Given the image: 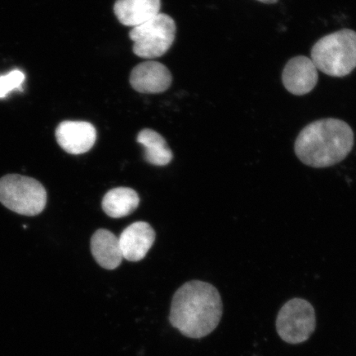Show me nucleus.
<instances>
[{"label":"nucleus","instance_id":"obj_5","mask_svg":"<svg viewBox=\"0 0 356 356\" xmlns=\"http://www.w3.org/2000/svg\"><path fill=\"white\" fill-rule=\"evenodd\" d=\"M176 30L175 20L165 13H159L153 19L131 30L134 53L145 59L163 56L175 42Z\"/></svg>","mask_w":356,"mask_h":356},{"label":"nucleus","instance_id":"obj_3","mask_svg":"<svg viewBox=\"0 0 356 356\" xmlns=\"http://www.w3.org/2000/svg\"><path fill=\"white\" fill-rule=\"evenodd\" d=\"M311 60L329 76H346L356 68V33L342 29L325 35L312 48Z\"/></svg>","mask_w":356,"mask_h":356},{"label":"nucleus","instance_id":"obj_7","mask_svg":"<svg viewBox=\"0 0 356 356\" xmlns=\"http://www.w3.org/2000/svg\"><path fill=\"white\" fill-rule=\"evenodd\" d=\"M318 73L311 58L299 56L292 58L284 66L282 83L293 95H308L317 86Z\"/></svg>","mask_w":356,"mask_h":356},{"label":"nucleus","instance_id":"obj_1","mask_svg":"<svg viewBox=\"0 0 356 356\" xmlns=\"http://www.w3.org/2000/svg\"><path fill=\"white\" fill-rule=\"evenodd\" d=\"M222 302L218 289L200 280L186 282L172 297L169 322L182 335L200 339L219 325Z\"/></svg>","mask_w":356,"mask_h":356},{"label":"nucleus","instance_id":"obj_12","mask_svg":"<svg viewBox=\"0 0 356 356\" xmlns=\"http://www.w3.org/2000/svg\"><path fill=\"white\" fill-rule=\"evenodd\" d=\"M91 252L97 264L106 270L118 268L123 259L119 238L106 229L97 230L92 235Z\"/></svg>","mask_w":356,"mask_h":356},{"label":"nucleus","instance_id":"obj_10","mask_svg":"<svg viewBox=\"0 0 356 356\" xmlns=\"http://www.w3.org/2000/svg\"><path fill=\"white\" fill-rule=\"evenodd\" d=\"M155 236L154 229L148 222H133L119 237L123 258L130 261L144 259L153 246Z\"/></svg>","mask_w":356,"mask_h":356},{"label":"nucleus","instance_id":"obj_11","mask_svg":"<svg viewBox=\"0 0 356 356\" xmlns=\"http://www.w3.org/2000/svg\"><path fill=\"white\" fill-rule=\"evenodd\" d=\"M160 7V0H117L114 13L122 25L133 29L158 15Z\"/></svg>","mask_w":356,"mask_h":356},{"label":"nucleus","instance_id":"obj_8","mask_svg":"<svg viewBox=\"0 0 356 356\" xmlns=\"http://www.w3.org/2000/svg\"><path fill=\"white\" fill-rule=\"evenodd\" d=\"M57 143L65 152L70 154L87 153L95 145L97 131L87 122L65 121L56 128Z\"/></svg>","mask_w":356,"mask_h":356},{"label":"nucleus","instance_id":"obj_9","mask_svg":"<svg viewBox=\"0 0 356 356\" xmlns=\"http://www.w3.org/2000/svg\"><path fill=\"white\" fill-rule=\"evenodd\" d=\"M172 81V74L167 67L153 60L136 65L130 77L131 86L136 91L149 95L166 91Z\"/></svg>","mask_w":356,"mask_h":356},{"label":"nucleus","instance_id":"obj_6","mask_svg":"<svg viewBox=\"0 0 356 356\" xmlns=\"http://www.w3.org/2000/svg\"><path fill=\"white\" fill-rule=\"evenodd\" d=\"M315 328V310L309 302L293 299L280 309L277 329L280 338L287 343H302L309 339Z\"/></svg>","mask_w":356,"mask_h":356},{"label":"nucleus","instance_id":"obj_13","mask_svg":"<svg viewBox=\"0 0 356 356\" xmlns=\"http://www.w3.org/2000/svg\"><path fill=\"white\" fill-rule=\"evenodd\" d=\"M140 204L139 195L129 188H118L108 191L102 199V210L109 217L118 218L130 216Z\"/></svg>","mask_w":356,"mask_h":356},{"label":"nucleus","instance_id":"obj_4","mask_svg":"<svg viewBox=\"0 0 356 356\" xmlns=\"http://www.w3.org/2000/svg\"><path fill=\"white\" fill-rule=\"evenodd\" d=\"M0 202L22 216L41 213L47 202V193L34 178L8 175L0 178Z\"/></svg>","mask_w":356,"mask_h":356},{"label":"nucleus","instance_id":"obj_14","mask_svg":"<svg viewBox=\"0 0 356 356\" xmlns=\"http://www.w3.org/2000/svg\"><path fill=\"white\" fill-rule=\"evenodd\" d=\"M138 143L145 148V159L155 166H165L172 159V152L164 138L151 129H144L137 137Z\"/></svg>","mask_w":356,"mask_h":356},{"label":"nucleus","instance_id":"obj_2","mask_svg":"<svg viewBox=\"0 0 356 356\" xmlns=\"http://www.w3.org/2000/svg\"><path fill=\"white\" fill-rule=\"evenodd\" d=\"M354 132L339 119L318 120L305 127L298 136L296 154L312 168H327L344 160L354 146Z\"/></svg>","mask_w":356,"mask_h":356},{"label":"nucleus","instance_id":"obj_16","mask_svg":"<svg viewBox=\"0 0 356 356\" xmlns=\"http://www.w3.org/2000/svg\"><path fill=\"white\" fill-rule=\"evenodd\" d=\"M261 3H266V4H273L278 2V0H257Z\"/></svg>","mask_w":356,"mask_h":356},{"label":"nucleus","instance_id":"obj_15","mask_svg":"<svg viewBox=\"0 0 356 356\" xmlns=\"http://www.w3.org/2000/svg\"><path fill=\"white\" fill-rule=\"evenodd\" d=\"M24 80L25 74L17 70L0 76V99L7 97L8 93L16 89H20Z\"/></svg>","mask_w":356,"mask_h":356}]
</instances>
